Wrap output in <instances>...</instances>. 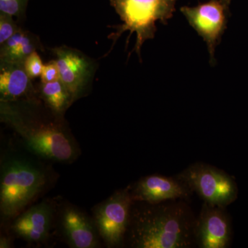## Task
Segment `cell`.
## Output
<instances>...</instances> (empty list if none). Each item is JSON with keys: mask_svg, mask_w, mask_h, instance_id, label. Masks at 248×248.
I'll list each match as a JSON object with an SVG mask.
<instances>
[{"mask_svg": "<svg viewBox=\"0 0 248 248\" xmlns=\"http://www.w3.org/2000/svg\"><path fill=\"white\" fill-rule=\"evenodd\" d=\"M219 1H221V2L223 3V4L226 5L228 7H229V5L231 4V0H219Z\"/></svg>", "mask_w": 248, "mask_h": 248, "instance_id": "obj_21", "label": "cell"}, {"mask_svg": "<svg viewBox=\"0 0 248 248\" xmlns=\"http://www.w3.org/2000/svg\"><path fill=\"white\" fill-rule=\"evenodd\" d=\"M40 78L42 83L53 82L60 79L58 67L54 60L44 65Z\"/></svg>", "mask_w": 248, "mask_h": 248, "instance_id": "obj_19", "label": "cell"}, {"mask_svg": "<svg viewBox=\"0 0 248 248\" xmlns=\"http://www.w3.org/2000/svg\"><path fill=\"white\" fill-rule=\"evenodd\" d=\"M29 0H0V12L19 19L24 17Z\"/></svg>", "mask_w": 248, "mask_h": 248, "instance_id": "obj_16", "label": "cell"}, {"mask_svg": "<svg viewBox=\"0 0 248 248\" xmlns=\"http://www.w3.org/2000/svg\"><path fill=\"white\" fill-rule=\"evenodd\" d=\"M195 242L202 248H226L231 243L229 216L223 207L204 202L195 224Z\"/></svg>", "mask_w": 248, "mask_h": 248, "instance_id": "obj_9", "label": "cell"}, {"mask_svg": "<svg viewBox=\"0 0 248 248\" xmlns=\"http://www.w3.org/2000/svg\"><path fill=\"white\" fill-rule=\"evenodd\" d=\"M44 65L45 64H43V62L37 51L31 53L24 62L26 72L31 79L41 76Z\"/></svg>", "mask_w": 248, "mask_h": 248, "instance_id": "obj_18", "label": "cell"}, {"mask_svg": "<svg viewBox=\"0 0 248 248\" xmlns=\"http://www.w3.org/2000/svg\"><path fill=\"white\" fill-rule=\"evenodd\" d=\"M193 192L180 179L160 175L142 178L130 192L135 202L159 203L170 200H187Z\"/></svg>", "mask_w": 248, "mask_h": 248, "instance_id": "obj_10", "label": "cell"}, {"mask_svg": "<svg viewBox=\"0 0 248 248\" xmlns=\"http://www.w3.org/2000/svg\"><path fill=\"white\" fill-rule=\"evenodd\" d=\"M58 67L60 80L71 93L73 100L86 94L92 83L95 63L77 49L62 46L51 49Z\"/></svg>", "mask_w": 248, "mask_h": 248, "instance_id": "obj_7", "label": "cell"}, {"mask_svg": "<svg viewBox=\"0 0 248 248\" xmlns=\"http://www.w3.org/2000/svg\"><path fill=\"white\" fill-rule=\"evenodd\" d=\"M37 50L44 51L40 38L30 31L20 29L0 45V63L24 64L28 57Z\"/></svg>", "mask_w": 248, "mask_h": 248, "instance_id": "obj_14", "label": "cell"}, {"mask_svg": "<svg viewBox=\"0 0 248 248\" xmlns=\"http://www.w3.org/2000/svg\"><path fill=\"white\" fill-rule=\"evenodd\" d=\"M37 94L24 64L0 63V102H16Z\"/></svg>", "mask_w": 248, "mask_h": 248, "instance_id": "obj_13", "label": "cell"}, {"mask_svg": "<svg viewBox=\"0 0 248 248\" xmlns=\"http://www.w3.org/2000/svg\"><path fill=\"white\" fill-rule=\"evenodd\" d=\"M46 184L45 173L27 160L12 158L1 169L0 209L3 216L14 218L42 191Z\"/></svg>", "mask_w": 248, "mask_h": 248, "instance_id": "obj_4", "label": "cell"}, {"mask_svg": "<svg viewBox=\"0 0 248 248\" xmlns=\"http://www.w3.org/2000/svg\"><path fill=\"white\" fill-rule=\"evenodd\" d=\"M11 247V241L8 237L3 236L0 239V248H8Z\"/></svg>", "mask_w": 248, "mask_h": 248, "instance_id": "obj_20", "label": "cell"}, {"mask_svg": "<svg viewBox=\"0 0 248 248\" xmlns=\"http://www.w3.org/2000/svg\"><path fill=\"white\" fill-rule=\"evenodd\" d=\"M142 202L130 213L128 231L137 248H185L195 242L196 218L184 202Z\"/></svg>", "mask_w": 248, "mask_h": 248, "instance_id": "obj_2", "label": "cell"}, {"mask_svg": "<svg viewBox=\"0 0 248 248\" xmlns=\"http://www.w3.org/2000/svg\"><path fill=\"white\" fill-rule=\"evenodd\" d=\"M20 29L14 20V17L0 12V45L11 38Z\"/></svg>", "mask_w": 248, "mask_h": 248, "instance_id": "obj_17", "label": "cell"}, {"mask_svg": "<svg viewBox=\"0 0 248 248\" xmlns=\"http://www.w3.org/2000/svg\"><path fill=\"white\" fill-rule=\"evenodd\" d=\"M62 226L71 247L94 248L99 246V233L95 224L78 209L68 207L63 210Z\"/></svg>", "mask_w": 248, "mask_h": 248, "instance_id": "obj_12", "label": "cell"}, {"mask_svg": "<svg viewBox=\"0 0 248 248\" xmlns=\"http://www.w3.org/2000/svg\"><path fill=\"white\" fill-rule=\"evenodd\" d=\"M177 177L210 205L226 208L237 199L239 190L234 178L211 165L195 163Z\"/></svg>", "mask_w": 248, "mask_h": 248, "instance_id": "obj_5", "label": "cell"}, {"mask_svg": "<svg viewBox=\"0 0 248 248\" xmlns=\"http://www.w3.org/2000/svg\"><path fill=\"white\" fill-rule=\"evenodd\" d=\"M0 118L22 139L29 151L45 159L70 161L78 151L62 119L37 96L16 102H0Z\"/></svg>", "mask_w": 248, "mask_h": 248, "instance_id": "obj_1", "label": "cell"}, {"mask_svg": "<svg viewBox=\"0 0 248 248\" xmlns=\"http://www.w3.org/2000/svg\"><path fill=\"white\" fill-rule=\"evenodd\" d=\"M123 24L117 26L110 38L113 45L124 32H129V38L136 35L133 51L141 58V50L147 40L154 38L156 22L167 24L175 11L179 0H109Z\"/></svg>", "mask_w": 248, "mask_h": 248, "instance_id": "obj_3", "label": "cell"}, {"mask_svg": "<svg viewBox=\"0 0 248 248\" xmlns=\"http://www.w3.org/2000/svg\"><path fill=\"white\" fill-rule=\"evenodd\" d=\"M228 8L219 0H210L180 9L191 27L206 43L211 63H215V49L226 29Z\"/></svg>", "mask_w": 248, "mask_h": 248, "instance_id": "obj_8", "label": "cell"}, {"mask_svg": "<svg viewBox=\"0 0 248 248\" xmlns=\"http://www.w3.org/2000/svg\"><path fill=\"white\" fill-rule=\"evenodd\" d=\"M53 216L52 205L42 202L16 217L11 230L19 237L29 242H41L48 237Z\"/></svg>", "mask_w": 248, "mask_h": 248, "instance_id": "obj_11", "label": "cell"}, {"mask_svg": "<svg viewBox=\"0 0 248 248\" xmlns=\"http://www.w3.org/2000/svg\"><path fill=\"white\" fill-rule=\"evenodd\" d=\"M134 201L130 191H117L99 204L94 212V223L108 247L119 246L128 231Z\"/></svg>", "mask_w": 248, "mask_h": 248, "instance_id": "obj_6", "label": "cell"}, {"mask_svg": "<svg viewBox=\"0 0 248 248\" xmlns=\"http://www.w3.org/2000/svg\"><path fill=\"white\" fill-rule=\"evenodd\" d=\"M38 97L55 115L63 117L74 102L71 93L60 79L53 82H40Z\"/></svg>", "mask_w": 248, "mask_h": 248, "instance_id": "obj_15", "label": "cell"}]
</instances>
